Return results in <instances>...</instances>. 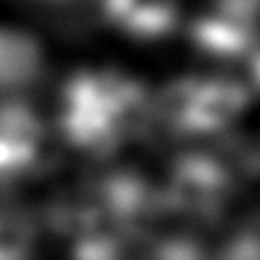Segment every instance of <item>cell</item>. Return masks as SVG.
Wrapping results in <instances>:
<instances>
[]
</instances>
